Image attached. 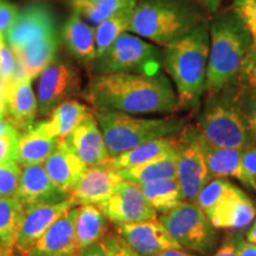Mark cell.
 <instances>
[{
  "instance_id": "obj_32",
  "label": "cell",
  "mask_w": 256,
  "mask_h": 256,
  "mask_svg": "<svg viewBox=\"0 0 256 256\" xmlns=\"http://www.w3.org/2000/svg\"><path fill=\"white\" fill-rule=\"evenodd\" d=\"M25 209L18 198L0 197V244L14 249Z\"/></svg>"
},
{
  "instance_id": "obj_11",
  "label": "cell",
  "mask_w": 256,
  "mask_h": 256,
  "mask_svg": "<svg viewBox=\"0 0 256 256\" xmlns=\"http://www.w3.org/2000/svg\"><path fill=\"white\" fill-rule=\"evenodd\" d=\"M98 208L114 226L148 222L158 215L147 202L142 186L127 180L118 185Z\"/></svg>"
},
{
  "instance_id": "obj_8",
  "label": "cell",
  "mask_w": 256,
  "mask_h": 256,
  "mask_svg": "<svg viewBox=\"0 0 256 256\" xmlns=\"http://www.w3.org/2000/svg\"><path fill=\"white\" fill-rule=\"evenodd\" d=\"M159 220L182 248L197 254H211L220 241L217 228L194 202L184 200Z\"/></svg>"
},
{
  "instance_id": "obj_53",
  "label": "cell",
  "mask_w": 256,
  "mask_h": 256,
  "mask_svg": "<svg viewBox=\"0 0 256 256\" xmlns=\"http://www.w3.org/2000/svg\"><path fill=\"white\" fill-rule=\"evenodd\" d=\"M86 2H102V0H86Z\"/></svg>"
},
{
  "instance_id": "obj_40",
  "label": "cell",
  "mask_w": 256,
  "mask_h": 256,
  "mask_svg": "<svg viewBox=\"0 0 256 256\" xmlns=\"http://www.w3.org/2000/svg\"><path fill=\"white\" fill-rule=\"evenodd\" d=\"M18 64L14 54L6 42L0 43V78H17Z\"/></svg>"
},
{
  "instance_id": "obj_30",
  "label": "cell",
  "mask_w": 256,
  "mask_h": 256,
  "mask_svg": "<svg viewBox=\"0 0 256 256\" xmlns=\"http://www.w3.org/2000/svg\"><path fill=\"white\" fill-rule=\"evenodd\" d=\"M134 6H127L116 14L104 19L95 28V42H96V58L100 57L112 44L116 40L118 37L128 31L134 11Z\"/></svg>"
},
{
  "instance_id": "obj_48",
  "label": "cell",
  "mask_w": 256,
  "mask_h": 256,
  "mask_svg": "<svg viewBox=\"0 0 256 256\" xmlns=\"http://www.w3.org/2000/svg\"><path fill=\"white\" fill-rule=\"evenodd\" d=\"M17 128H16L14 124H12L10 121L6 119H0V136H8V134L17 133Z\"/></svg>"
},
{
  "instance_id": "obj_19",
  "label": "cell",
  "mask_w": 256,
  "mask_h": 256,
  "mask_svg": "<svg viewBox=\"0 0 256 256\" xmlns=\"http://www.w3.org/2000/svg\"><path fill=\"white\" fill-rule=\"evenodd\" d=\"M63 142L81 159L86 168L104 164L110 158L92 112L63 140Z\"/></svg>"
},
{
  "instance_id": "obj_16",
  "label": "cell",
  "mask_w": 256,
  "mask_h": 256,
  "mask_svg": "<svg viewBox=\"0 0 256 256\" xmlns=\"http://www.w3.org/2000/svg\"><path fill=\"white\" fill-rule=\"evenodd\" d=\"M78 206L64 212L30 248L26 256H78L75 217Z\"/></svg>"
},
{
  "instance_id": "obj_20",
  "label": "cell",
  "mask_w": 256,
  "mask_h": 256,
  "mask_svg": "<svg viewBox=\"0 0 256 256\" xmlns=\"http://www.w3.org/2000/svg\"><path fill=\"white\" fill-rule=\"evenodd\" d=\"M49 120L34 122L25 132L19 133L17 162L23 168L43 164L60 145Z\"/></svg>"
},
{
  "instance_id": "obj_50",
  "label": "cell",
  "mask_w": 256,
  "mask_h": 256,
  "mask_svg": "<svg viewBox=\"0 0 256 256\" xmlns=\"http://www.w3.org/2000/svg\"><path fill=\"white\" fill-rule=\"evenodd\" d=\"M156 256H194V255L182 250V249H168V250L159 252V254Z\"/></svg>"
},
{
  "instance_id": "obj_43",
  "label": "cell",
  "mask_w": 256,
  "mask_h": 256,
  "mask_svg": "<svg viewBox=\"0 0 256 256\" xmlns=\"http://www.w3.org/2000/svg\"><path fill=\"white\" fill-rule=\"evenodd\" d=\"M244 241L246 238H243L241 232L229 234L211 256H238L240 248Z\"/></svg>"
},
{
  "instance_id": "obj_3",
  "label": "cell",
  "mask_w": 256,
  "mask_h": 256,
  "mask_svg": "<svg viewBox=\"0 0 256 256\" xmlns=\"http://www.w3.org/2000/svg\"><path fill=\"white\" fill-rule=\"evenodd\" d=\"M208 16L194 0H136L128 31L165 48L188 36Z\"/></svg>"
},
{
  "instance_id": "obj_41",
  "label": "cell",
  "mask_w": 256,
  "mask_h": 256,
  "mask_svg": "<svg viewBox=\"0 0 256 256\" xmlns=\"http://www.w3.org/2000/svg\"><path fill=\"white\" fill-rule=\"evenodd\" d=\"M242 183L256 191V146L247 147L242 151Z\"/></svg>"
},
{
  "instance_id": "obj_38",
  "label": "cell",
  "mask_w": 256,
  "mask_h": 256,
  "mask_svg": "<svg viewBox=\"0 0 256 256\" xmlns=\"http://www.w3.org/2000/svg\"><path fill=\"white\" fill-rule=\"evenodd\" d=\"M107 256H142L127 244L118 234H107L101 241Z\"/></svg>"
},
{
  "instance_id": "obj_42",
  "label": "cell",
  "mask_w": 256,
  "mask_h": 256,
  "mask_svg": "<svg viewBox=\"0 0 256 256\" xmlns=\"http://www.w3.org/2000/svg\"><path fill=\"white\" fill-rule=\"evenodd\" d=\"M19 132L0 136V165L17 162Z\"/></svg>"
},
{
  "instance_id": "obj_54",
  "label": "cell",
  "mask_w": 256,
  "mask_h": 256,
  "mask_svg": "<svg viewBox=\"0 0 256 256\" xmlns=\"http://www.w3.org/2000/svg\"><path fill=\"white\" fill-rule=\"evenodd\" d=\"M5 40V38H4V36H2V34H0V43H2V42H4Z\"/></svg>"
},
{
  "instance_id": "obj_44",
  "label": "cell",
  "mask_w": 256,
  "mask_h": 256,
  "mask_svg": "<svg viewBox=\"0 0 256 256\" xmlns=\"http://www.w3.org/2000/svg\"><path fill=\"white\" fill-rule=\"evenodd\" d=\"M18 14L19 12L16 5L6 2H0V34L4 36V38L10 28L14 25Z\"/></svg>"
},
{
  "instance_id": "obj_35",
  "label": "cell",
  "mask_w": 256,
  "mask_h": 256,
  "mask_svg": "<svg viewBox=\"0 0 256 256\" xmlns=\"http://www.w3.org/2000/svg\"><path fill=\"white\" fill-rule=\"evenodd\" d=\"M232 182L226 180V178L211 179L209 183L202 188L194 203L206 214L208 210L211 209L222 198L223 194L232 186Z\"/></svg>"
},
{
  "instance_id": "obj_29",
  "label": "cell",
  "mask_w": 256,
  "mask_h": 256,
  "mask_svg": "<svg viewBox=\"0 0 256 256\" xmlns=\"http://www.w3.org/2000/svg\"><path fill=\"white\" fill-rule=\"evenodd\" d=\"M92 112V108L70 98L56 106L49 114L50 118L48 120L55 136L60 142H63Z\"/></svg>"
},
{
  "instance_id": "obj_25",
  "label": "cell",
  "mask_w": 256,
  "mask_h": 256,
  "mask_svg": "<svg viewBox=\"0 0 256 256\" xmlns=\"http://www.w3.org/2000/svg\"><path fill=\"white\" fill-rule=\"evenodd\" d=\"M63 38L72 55L81 64L92 66L96 60L95 28L83 22L75 11L63 28Z\"/></svg>"
},
{
  "instance_id": "obj_1",
  "label": "cell",
  "mask_w": 256,
  "mask_h": 256,
  "mask_svg": "<svg viewBox=\"0 0 256 256\" xmlns=\"http://www.w3.org/2000/svg\"><path fill=\"white\" fill-rule=\"evenodd\" d=\"M81 96L92 108L130 115L174 114L180 110L174 84L162 72L92 75Z\"/></svg>"
},
{
  "instance_id": "obj_4",
  "label": "cell",
  "mask_w": 256,
  "mask_h": 256,
  "mask_svg": "<svg viewBox=\"0 0 256 256\" xmlns=\"http://www.w3.org/2000/svg\"><path fill=\"white\" fill-rule=\"evenodd\" d=\"M206 92H215L235 81L252 38L232 10L218 11L209 22Z\"/></svg>"
},
{
  "instance_id": "obj_24",
  "label": "cell",
  "mask_w": 256,
  "mask_h": 256,
  "mask_svg": "<svg viewBox=\"0 0 256 256\" xmlns=\"http://www.w3.org/2000/svg\"><path fill=\"white\" fill-rule=\"evenodd\" d=\"M198 130V128H197ZM198 142L209 170L211 179L236 178L243 180L242 151L243 150L228 148L216 146L202 136L198 130Z\"/></svg>"
},
{
  "instance_id": "obj_52",
  "label": "cell",
  "mask_w": 256,
  "mask_h": 256,
  "mask_svg": "<svg viewBox=\"0 0 256 256\" xmlns=\"http://www.w3.org/2000/svg\"><path fill=\"white\" fill-rule=\"evenodd\" d=\"M6 118V104L5 98H0V119Z\"/></svg>"
},
{
  "instance_id": "obj_47",
  "label": "cell",
  "mask_w": 256,
  "mask_h": 256,
  "mask_svg": "<svg viewBox=\"0 0 256 256\" xmlns=\"http://www.w3.org/2000/svg\"><path fill=\"white\" fill-rule=\"evenodd\" d=\"M238 256H256V243H250L246 240L240 248Z\"/></svg>"
},
{
  "instance_id": "obj_55",
  "label": "cell",
  "mask_w": 256,
  "mask_h": 256,
  "mask_svg": "<svg viewBox=\"0 0 256 256\" xmlns=\"http://www.w3.org/2000/svg\"><path fill=\"white\" fill-rule=\"evenodd\" d=\"M74 2H84V0H74Z\"/></svg>"
},
{
  "instance_id": "obj_17",
  "label": "cell",
  "mask_w": 256,
  "mask_h": 256,
  "mask_svg": "<svg viewBox=\"0 0 256 256\" xmlns=\"http://www.w3.org/2000/svg\"><path fill=\"white\" fill-rule=\"evenodd\" d=\"M124 178L107 164L90 166L84 170L72 191L76 206H98L107 198Z\"/></svg>"
},
{
  "instance_id": "obj_46",
  "label": "cell",
  "mask_w": 256,
  "mask_h": 256,
  "mask_svg": "<svg viewBox=\"0 0 256 256\" xmlns=\"http://www.w3.org/2000/svg\"><path fill=\"white\" fill-rule=\"evenodd\" d=\"M78 256H107V254H106L104 248L102 247L101 242H98L78 250Z\"/></svg>"
},
{
  "instance_id": "obj_21",
  "label": "cell",
  "mask_w": 256,
  "mask_h": 256,
  "mask_svg": "<svg viewBox=\"0 0 256 256\" xmlns=\"http://www.w3.org/2000/svg\"><path fill=\"white\" fill-rule=\"evenodd\" d=\"M31 81L30 78H19L8 80L6 84V119L19 133L28 130L38 114L37 98L32 90Z\"/></svg>"
},
{
  "instance_id": "obj_14",
  "label": "cell",
  "mask_w": 256,
  "mask_h": 256,
  "mask_svg": "<svg viewBox=\"0 0 256 256\" xmlns=\"http://www.w3.org/2000/svg\"><path fill=\"white\" fill-rule=\"evenodd\" d=\"M17 198L28 210L34 206L62 203L70 200L72 194L54 184L43 164H40L23 168Z\"/></svg>"
},
{
  "instance_id": "obj_6",
  "label": "cell",
  "mask_w": 256,
  "mask_h": 256,
  "mask_svg": "<svg viewBox=\"0 0 256 256\" xmlns=\"http://www.w3.org/2000/svg\"><path fill=\"white\" fill-rule=\"evenodd\" d=\"M238 80L215 92H206L196 127L216 146L244 150L252 146L247 124L236 98Z\"/></svg>"
},
{
  "instance_id": "obj_15",
  "label": "cell",
  "mask_w": 256,
  "mask_h": 256,
  "mask_svg": "<svg viewBox=\"0 0 256 256\" xmlns=\"http://www.w3.org/2000/svg\"><path fill=\"white\" fill-rule=\"evenodd\" d=\"M78 206L72 198L62 203L34 206L25 210V215L14 243V252L26 256L34 242L56 222L64 212Z\"/></svg>"
},
{
  "instance_id": "obj_23",
  "label": "cell",
  "mask_w": 256,
  "mask_h": 256,
  "mask_svg": "<svg viewBox=\"0 0 256 256\" xmlns=\"http://www.w3.org/2000/svg\"><path fill=\"white\" fill-rule=\"evenodd\" d=\"M43 166L54 184L70 194L87 168L81 159L63 142H60L55 152L43 162Z\"/></svg>"
},
{
  "instance_id": "obj_2",
  "label": "cell",
  "mask_w": 256,
  "mask_h": 256,
  "mask_svg": "<svg viewBox=\"0 0 256 256\" xmlns=\"http://www.w3.org/2000/svg\"><path fill=\"white\" fill-rule=\"evenodd\" d=\"M209 19L162 50V66L171 78L182 110L200 108L206 92Z\"/></svg>"
},
{
  "instance_id": "obj_39",
  "label": "cell",
  "mask_w": 256,
  "mask_h": 256,
  "mask_svg": "<svg viewBox=\"0 0 256 256\" xmlns=\"http://www.w3.org/2000/svg\"><path fill=\"white\" fill-rule=\"evenodd\" d=\"M236 80L241 84L256 87V43H252L243 60Z\"/></svg>"
},
{
  "instance_id": "obj_7",
  "label": "cell",
  "mask_w": 256,
  "mask_h": 256,
  "mask_svg": "<svg viewBox=\"0 0 256 256\" xmlns=\"http://www.w3.org/2000/svg\"><path fill=\"white\" fill-rule=\"evenodd\" d=\"M92 75L106 74H147L162 72V50L152 43L124 32L98 57Z\"/></svg>"
},
{
  "instance_id": "obj_28",
  "label": "cell",
  "mask_w": 256,
  "mask_h": 256,
  "mask_svg": "<svg viewBox=\"0 0 256 256\" xmlns=\"http://www.w3.org/2000/svg\"><path fill=\"white\" fill-rule=\"evenodd\" d=\"M124 180L140 186L177 178V151L145 164L118 171Z\"/></svg>"
},
{
  "instance_id": "obj_9",
  "label": "cell",
  "mask_w": 256,
  "mask_h": 256,
  "mask_svg": "<svg viewBox=\"0 0 256 256\" xmlns=\"http://www.w3.org/2000/svg\"><path fill=\"white\" fill-rule=\"evenodd\" d=\"M177 182L184 200L194 202L211 180L198 142L196 124H186L177 136Z\"/></svg>"
},
{
  "instance_id": "obj_13",
  "label": "cell",
  "mask_w": 256,
  "mask_h": 256,
  "mask_svg": "<svg viewBox=\"0 0 256 256\" xmlns=\"http://www.w3.org/2000/svg\"><path fill=\"white\" fill-rule=\"evenodd\" d=\"M206 215L217 229L241 230L250 226L254 220L256 208L244 191L232 184Z\"/></svg>"
},
{
  "instance_id": "obj_37",
  "label": "cell",
  "mask_w": 256,
  "mask_h": 256,
  "mask_svg": "<svg viewBox=\"0 0 256 256\" xmlns=\"http://www.w3.org/2000/svg\"><path fill=\"white\" fill-rule=\"evenodd\" d=\"M232 10L242 23L247 28L252 38V43H256V0H232Z\"/></svg>"
},
{
  "instance_id": "obj_56",
  "label": "cell",
  "mask_w": 256,
  "mask_h": 256,
  "mask_svg": "<svg viewBox=\"0 0 256 256\" xmlns=\"http://www.w3.org/2000/svg\"><path fill=\"white\" fill-rule=\"evenodd\" d=\"M4 2V0H0V2Z\"/></svg>"
},
{
  "instance_id": "obj_12",
  "label": "cell",
  "mask_w": 256,
  "mask_h": 256,
  "mask_svg": "<svg viewBox=\"0 0 256 256\" xmlns=\"http://www.w3.org/2000/svg\"><path fill=\"white\" fill-rule=\"evenodd\" d=\"M115 232L142 256H156L168 249H183L159 220L136 224H116Z\"/></svg>"
},
{
  "instance_id": "obj_45",
  "label": "cell",
  "mask_w": 256,
  "mask_h": 256,
  "mask_svg": "<svg viewBox=\"0 0 256 256\" xmlns=\"http://www.w3.org/2000/svg\"><path fill=\"white\" fill-rule=\"evenodd\" d=\"M203 8L209 14H215L220 11L224 0H194Z\"/></svg>"
},
{
  "instance_id": "obj_5",
  "label": "cell",
  "mask_w": 256,
  "mask_h": 256,
  "mask_svg": "<svg viewBox=\"0 0 256 256\" xmlns=\"http://www.w3.org/2000/svg\"><path fill=\"white\" fill-rule=\"evenodd\" d=\"M92 110L110 156H116L151 140L178 136L188 124L185 118L142 119L107 108Z\"/></svg>"
},
{
  "instance_id": "obj_26",
  "label": "cell",
  "mask_w": 256,
  "mask_h": 256,
  "mask_svg": "<svg viewBox=\"0 0 256 256\" xmlns=\"http://www.w3.org/2000/svg\"><path fill=\"white\" fill-rule=\"evenodd\" d=\"M177 136H165L144 142L119 156H110L104 164L115 171H121V170L142 165L160 156L171 154L177 151Z\"/></svg>"
},
{
  "instance_id": "obj_51",
  "label": "cell",
  "mask_w": 256,
  "mask_h": 256,
  "mask_svg": "<svg viewBox=\"0 0 256 256\" xmlns=\"http://www.w3.org/2000/svg\"><path fill=\"white\" fill-rule=\"evenodd\" d=\"M0 256H16V252L14 249H10L0 244Z\"/></svg>"
},
{
  "instance_id": "obj_49",
  "label": "cell",
  "mask_w": 256,
  "mask_h": 256,
  "mask_svg": "<svg viewBox=\"0 0 256 256\" xmlns=\"http://www.w3.org/2000/svg\"><path fill=\"white\" fill-rule=\"evenodd\" d=\"M244 238L248 242L256 243V215H255L254 220H252L250 226H249V228L247 230V232H246Z\"/></svg>"
},
{
  "instance_id": "obj_31",
  "label": "cell",
  "mask_w": 256,
  "mask_h": 256,
  "mask_svg": "<svg viewBox=\"0 0 256 256\" xmlns=\"http://www.w3.org/2000/svg\"><path fill=\"white\" fill-rule=\"evenodd\" d=\"M142 190L147 202L156 212H160L162 215L170 212L184 202L177 179H168V180L142 185Z\"/></svg>"
},
{
  "instance_id": "obj_36",
  "label": "cell",
  "mask_w": 256,
  "mask_h": 256,
  "mask_svg": "<svg viewBox=\"0 0 256 256\" xmlns=\"http://www.w3.org/2000/svg\"><path fill=\"white\" fill-rule=\"evenodd\" d=\"M22 171L23 168L17 162L0 165V197L17 198Z\"/></svg>"
},
{
  "instance_id": "obj_18",
  "label": "cell",
  "mask_w": 256,
  "mask_h": 256,
  "mask_svg": "<svg viewBox=\"0 0 256 256\" xmlns=\"http://www.w3.org/2000/svg\"><path fill=\"white\" fill-rule=\"evenodd\" d=\"M54 34L56 24L52 14L44 6L34 5L18 14L14 25L5 34V42L11 49H18Z\"/></svg>"
},
{
  "instance_id": "obj_34",
  "label": "cell",
  "mask_w": 256,
  "mask_h": 256,
  "mask_svg": "<svg viewBox=\"0 0 256 256\" xmlns=\"http://www.w3.org/2000/svg\"><path fill=\"white\" fill-rule=\"evenodd\" d=\"M236 98L247 124L252 146H256V87L238 82Z\"/></svg>"
},
{
  "instance_id": "obj_22",
  "label": "cell",
  "mask_w": 256,
  "mask_h": 256,
  "mask_svg": "<svg viewBox=\"0 0 256 256\" xmlns=\"http://www.w3.org/2000/svg\"><path fill=\"white\" fill-rule=\"evenodd\" d=\"M58 40L57 34H54L31 42L18 49H12L18 64L17 78H26L34 80L40 76L55 58Z\"/></svg>"
},
{
  "instance_id": "obj_27",
  "label": "cell",
  "mask_w": 256,
  "mask_h": 256,
  "mask_svg": "<svg viewBox=\"0 0 256 256\" xmlns=\"http://www.w3.org/2000/svg\"><path fill=\"white\" fill-rule=\"evenodd\" d=\"M110 230V220L98 206H80L76 210L75 236L78 250L102 241Z\"/></svg>"
},
{
  "instance_id": "obj_33",
  "label": "cell",
  "mask_w": 256,
  "mask_h": 256,
  "mask_svg": "<svg viewBox=\"0 0 256 256\" xmlns=\"http://www.w3.org/2000/svg\"><path fill=\"white\" fill-rule=\"evenodd\" d=\"M136 4V0H102L98 2H88L84 0V2H75V11L81 16H84L86 19L92 24L98 25L120 10Z\"/></svg>"
},
{
  "instance_id": "obj_10",
  "label": "cell",
  "mask_w": 256,
  "mask_h": 256,
  "mask_svg": "<svg viewBox=\"0 0 256 256\" xmlns=\"http://www.w3.org/2000/svg\"><path fill=\"white\" fill-rule=\"evenodd\" d=\"M81 75L70 62L54 60L38 76V115L46 116L56 106L80 92Z\"/></svg>"
}]
</instances>
